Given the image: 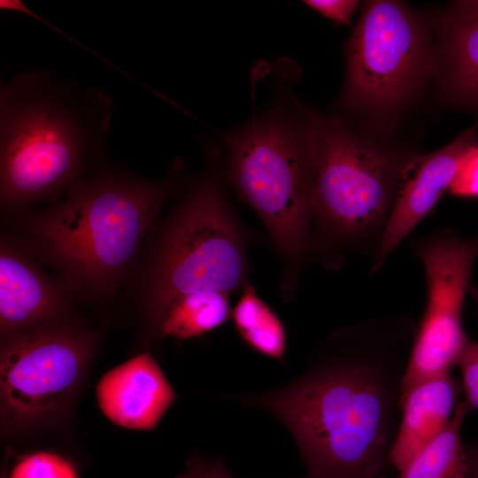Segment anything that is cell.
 Masks as SVG:
<instances>
[{
  "label": "cell",
  "mask_w": 478,
  "mask_h": 478,
  "mask_svg": "<svg viewBox=\"0 0 478 478\" xmlns=\"http://www.w3.org/2000/svg\"><path fill=\"white\" fill-rule=\"evenodd\" d=\"M229 173L281 252L296 258L313 214L311 160L304 127L266 115L224 135Z\"/></svg>",
  "instance_id": "obj_6"
},
{
  "label": "cell",
  "mask_w": 478,
  "mask_h": 478,
  "mask_svg": "<svg viewBox=\"0 0 478 478\" xmlns=\"http://www.w3.org/2000/svg\"><path fill=\"white\" fill-rule=\"evenodd\" d=\"M42 264L18 239L2 233L0 240V331L2 337L58 320L73 297L54 281Z\"/></svg>",
  "instance_id": "obj_10"
},
{
  "label": "cell",
  "mask_w": 478,
  "mask_h": 478,
  "mask_svg": "<svg viewBox=\"0 0 478 478\" xmlns=\"http://www.w3.org/2000/svg\"><path fill=\"white\" fill-rule=\"evenodd\" d=\"M6 478H79L73 464L50 451L27 454L17 461Z\"/></svg>",
  "instance_id": "obj_18"
},
{
  "label": "cell",
  "mask_w": 478,
  "mask_h": 478,
  "mask_svg": "<svg viewBox=\"0 0 478 478\" xmlns=\"http://www.w3.org/2000/svg\"><path fill=\"white\" fill-rule=\"evenodd\" d=\"M112 101L46 69L0 89V204L8 215L54 202L104 164Z\"/></svg>",
  "instance_id": "obj_2"
},
{
  "label": "cell",
  "mask_w": 478,
  "mask_h": 478,
  "mask_svg": "<svg viewBox=\"0 0 478 478\" xmlns=\"http://www.w3.org/2000/svg\"><path fill=\"white\" fill-rule=\"evenodd\" d=\"M418 19L401 3L370 1L350 40L343 104L372 112L397 109L428 67Z\"/></svg>",
  "instance_id": "obj_8"
},
{
  "label": "cell",
  "mask_w": 478,
  "mask_h": 478,
  "mask_svg": "<svg viewBox=\"0 0 478 478\" xmlns=\"http://www.w3.org/2000/svg\"><path fill=\"white\" fill-rule=\"evenodd\" d=\"M312 170L313 213L332 233L351 237L390 212L407 160L356 133L343 120L301 104Z\"/></svg>",
  "instance_id": "obj_5"
},
{
  "label": "cell",
  "mask_w": 478,
  "mask_h": 478,
  "mask_svg": "<svg viewBox=\"0 0 478 478\" xmlns=\"http://www.w3.org/2000/svg\"><path fill=\"white\" fill-rule=\"evenodd\" d=\"M457 366L461 374L464 403L469 412L478 410V343L467 339Z\"/></svg>",
  "instance_id": "obj_19"
},
{
  "label": "cell",
  "mask_w": 478,
  "mask_h": 478,
  "mask_svg": "<svg viewBox=\"0 0 478 478\" xmlns=\"http://www.w3.org/2000/svg\"><path fill=\"white\" fill-rule=\"evenodd\" d=\"M173 189L103 164L60 202L12 214L20 227L10 235L52 267L73 297H107L128 281Z\"/></svg>",
  "instance_id": "obj_3"
},
{
  "label": "cell",
  "mask_w": 478,
  "mask_h": 478,
  "mask_svg": "<svg viewBox=\"0 0 478 478\" xmlns=\"http://www.w3.org/2000/svg\"><path fill=\"white\" fill-rule=\"evenodd\" d=\"M153 239L145 241L127 281L139 297L151 332L173 301L244 286L242 238L216 181L191 189Z\"/></svg>",
  "instance_id": "obj_4"
},
{
  "label": "cell",
  "mask_w": 478,
  "mask_h": 478,
  "mask_svg": "<svg viewBox=\"0 0 478 478\" xmlns=\"http://www.w3.org/2000/svg\"><path fill=\"white\" fill-rule=\"evenodd\" d=\"M477 126L442 149L407 160L401 172L389 219L374 256L378 270L401 241L449 189L465 153L476 144Z\"/></svg>",
  "instance_id": "obj_11"
},
{
  "label": "cell",
  "mask_w": 478,
  "mask_h": 478,
  "mask_svg": "<svg viewBox=\"0 0 478 478\" xmlns=\"http://www.w3.org/2000/svg\"><path fill=\"white\" fill-rule=\"evenodd\" d=\"M174 478H235L228 470L224 457L205 458L193 452L185 462V470Z\"/></svg>",
  "instance_id": "obj_21"
},
{
  "label": "cell",
  "mask_w": 478,
  "mask_h": 478,
  "mask_svg": "<svg viewBox=\"0 0 478 478\" xmlns=\"http://www.w3.org/2000/svg\"><path fill=\"white\" fill-rule=\"evenodd\" d=\"M446 83L460 102L478 106V18L453 13L446 25Z\"/></svg>",
  "instance_id": "obj_15"
},
{
  "label": "cell",
  "mask_w": 478,
  "mask_h": 478,
  "mask_svg": "<svg viewBox=\"0 0 478 478\" xmlns=\"http://www.w3.org/2000/svg\"><path fill=\"white\" fill-rule=\"evenodd\" d=\"M231 318L236 332L251 350L279 362H283L287 335L276 313L246 283L243 292L232 309Z\"/></svg>",
  "instance_id": "obj_17"
},
{
  "label": "cell",
  "mask_w": 478,
  "mask_h": 478,
  "mask_svg": "<svg viewBox=\"0 0 478 478\" xmlns=\"http://www.w3.org/2000/svg\"><path fill=\"white\" fill-rule=\"evenodd\" d=\"M459 197H478V144L472 146L461 158L449 187Z\"/></svg>",
  "instance_id": "obj_20"
},
{
  "label": "cell",
  "mask_w": 478,
  "mask_h": 478,
  "mask_svg": "<svg viewBox=\"0 0 478 478\" xmlns=\"http://www.w3.org/2000/svg\"><path fill=\"white\" fill-rule=\"evenodd\" d=\"M470 293L473 296L474 299L476 302L477 307H478V289L475 287L470 288Z\"/></svg>",
  "instance_id": "obj_24"
},
{
  "label": "cell",
  "mask_w": 478,
  "mask_h": 478,
  "mask_svg": "<svg viewBox=\"0 0 478 478\" xmlns=\"http://www.w3.org/2000/svg\"><path fill=\"white\" fill-rule=\"evenodd\" d=\"M461 383L451 373L421 381L402 390L400 419L389 461L402 471L451 420Z\"/></svg>",
  "instance_id": "obj_13"
},
{
  "label": "cell",
  "mask_w": 478,
  "mask_h": 478,
  "mask_svg": "<svg viewBox=\"0 0 478 478\" xmlns=\"http://www.w3.org/2000/svg\"><path fill=\"white\" fill-rule=\"evenodd\" d=\"M468 412L464 401H459L448 425L399 472L397 478H466L467 459L461 428Z\"/></svg>",
  "instance_id": "obj_16"
},
{
  "label": "cell",
  "mask_w": 478,
  "mask_h": 478,
  "mask_svg": "<svg viewBox=\"0 0 478 478\" xmlns=\"http://www.w3.org/2000/svg\"><path fill=\"white\" fill-rule=\"evenodd\" d=\"M305 3L313 10L335 22L349 24L358 4L352 0H308Z\"/></svg>",
  "instance_id": "obj_22"
},
{
  "label": "cell",
  "mask_w": 478,
  "mask_h": 478,
  "mask_svg": "<svg viewBox=\"0 0 478 478\" xmlns=\"http://www.w3.org/2000/svg\"><path fill=\"white\" fill-rule=\"evenodd\" d=\"M374 329L344 331L280 387L233 395L294 439L303 478H381L400 419L411 349Z\"/></svg>",
  "instance_id": "obj_1"
},
{
  "label": "cell",
  "mask_w": 478,
  "mask_h": 478,
  "mask_svg": "<svg viewBox=\"0 0 478 478\" xmlns=\"http://www.w3.org/2000/svg\"><path fill=\"white\" fill-rule=\"evenodd\" d=\"M228 294L206 291L173 301L160 316L153 334L182 341L218 328L231 318Z\"/></svg>",
  "instance_id": "obj_14"
},
{
  "label": "cell",
  "mask_w": 478,
  "mask_h": 478,
  "mask_svg": "<svg viewBox=\"0 0 478 478\" xmlns=\"http://www.w3.org/2000/svg\"><path fill=\"white\" fill-rule=\"evenodd\" d=\"M2 338L3 423L25 428L61 414L81 383L95 335L58 323Z\"/></svg>",
  "instance_id": "obj_7"
},
{
  "label": "cell",
  "mask_w": 478,
  "mask_h": 478,
  "mask_svg": "<svg viewBox=\"0 0 478 478\" xmlns=\"http://www.w3.org/2000/svg\"><path fill=\"white\" fill-rule=\"evenodd\" d=\"M7 477V469L6 467L4 466L3 472H2V474H1V478H6Z\"/></svg>",
  "instance_id": "obj_25"
},
{
  "label": "cell",
  "mask_w": 478,
  "mask_h": 478,
  "mask_svg": "<svg viewBox=\"0 0 478 478\" xmlns=\"http://www.w3.org/2000/svg\"><path fill=\"white\" fill-rule=\"evenodd\" d=\"M97 405L112 423L134 430H152L176 398L159 365L140 353L107 372L96 388Z\"/></svg>",
  "instance_id": "obj_12"
},
{
  "label": "cell",
  "mask_w": 478,
  "mask_h": 478,
  "mask_svg": "<svg viewBox=\"0 0 478 478\" xmlns=\"http://www.w3.org/2000/svg\"><path fill=\"white\" fill-rule=\"evenodd\" d=\"M418 255L428 281V302L409 353L402 390L419 381L451 373L468 339L462 309L474 265L478 231L470 238L447 235L421 245Z\"/></svg>",
  "instance_id": "obj_9"
},
{
  "label": "cell",
  "mask_w": 478,
  "mask_h": 478,
  "mask_svg": "<svg viewBox=\"0 0 478 478\" xmlns=\"http://www.w3.org/2000/svg\"><path fill=\"white\" fill-rule=\"evenodd\" d=\"M467 473L466 478H478V445L466 446Z\"/></svg>",
  "instance_id": "obj_23"
}]
</instances>
